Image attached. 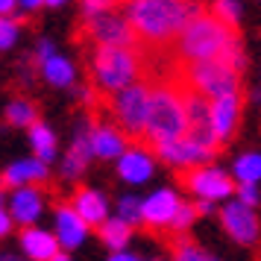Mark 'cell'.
I'll return each mask as SVG.
<instances>
[{
  "label": "cell",
  "mask_w": 261,
  "mask_h": 261,
  "mask_svg": "<svg viewBox=\"0 0 261 261\" xmlns=\"http://www.w3.org/2000/svg\"><path fill=\"white\" fill-rule=\"evenodd\" d=\"M88 229L91 226L73 212L71 202H62V205L53 208V235L59 241L62 252H73V249L83 247L85 238H88Z\"/></svg>",
  "instance_id": "7c38bea8"
},
{
  "label": "cell",
  "mask_w": 261,
  "mask_h": 261,
  "mask_svg": "<svg viewBox=\"0 0 261 261\" xmlns=\"http://www.w3.org/2000/svg\"><path fill=\"white\" fill-rule=\"evenodd\" d=\"M238 120H241V100H238V94L212 100V123H214V135H217L220 144H226L235 135Z\"/></svg>",
  "instance_id": "44dd1931"
},
{
  "label": "cell",
  "mask_w": 261,
  "mask_h": 261,
  "mask_svg": "<svg viewBox=\"0 0 261 261\" xmlns=\"http://www.w3.org/2000/svg\"><path fill=\"white\" fill-rule=\"evenodd\" d=\"M238 185H258L261 182V153H247L241 155L232 167Z\"/></svg>",
  "instance_id": "484cf974"
},
{
  "label": "cell",
  "mask_w": 261,
  "mask_h": 261,
  "mask_svg": "<svg viewBox=\"0 0 261 261\" xmlns=\"http://www.w3.org/2000/svg\"><path fill=\"white\" fill-rule=\"evenodd\" d=\"M15 9H18L15 0H0V18H15Z\"/></svg>",
  "instance_id": "8d00e7d4"
},
{
  "label": "cell",
  "mask_w": 261,
  "mask_h": 261,
  "mask_svg": "<svg viewBox=\"0 0 261 261\" xmlns=\"http://www.w3.org/2000/svg\"><path fill=\"white\" fill-rule=\"evenodd\" d=\"M3 118L9 126L15 129H30V126H36L38 123V109L33 100H27V97H12L6 109H3Z\"/></svg>",
  "instance_id": "cb8c5ba5"
},
{
  "label": "cell",
  "mask_w": 261,
  "mask_h": 261,
  "mask_svg": "<svg viewBox=\"0 0 261 261\" xmlns=\"http://www.w3.org/2000/svg\"><path fill=\"white\" fill-rule=\"evenodd\" d=\"M188 135V115H185V91L179 85H155L150 97V123L147 141L159 147L167 141H179Z\"/></svg>",
  "instance_id": "3957f363"
},
{
  "label": "cell",
  "mask_w": 261,
  "mask_h": 261,
  "mask_svg": "<svg viewBox=\"0 0 261 261\" xmlns=\"http://www.w3.org/2000/svg\"><path fill=\"white\" fill-rule=\"evenodd\" d=\"M41 6H44L41 0H21V3H18V9H24V12H36Z\"/></svg>",
  "instance_id": "74e56055"
},
{
  "label": "cell",
  "mask_w": 261,
  "mask_h": 261,
  "mask_svg": "<svg viewBox=\"0 0 261 261\" xmlns=\"http://www.w3.org/2000/svg\"><path fill=\"white\" fill-rule=\"evenodd\" d=\"M153 173H155V155L147 147H141V144L129 147L118 159V176L126 185H144V182L153 179Z\"/></svg>",
  "instance_id": "e0dca14e"
},
{
  "label": "cell",
  "mask_w": 261,
  "mask_h": 261,
  "mask_svg": "<svg viewBox=\"0 0 261 261\" xmlns=\"http://www.w3.org/2000/svg\"><path fill=\"white\" fill-rule=\"evenodd\" d=\"M118 220H123L126 226H141L144 223V200L141 197H132V194H126V197H120L118 200V214H115Z\"/></svg>",
  "instance_id": "4316f807"
},
{
  "label": "cell",
  "mask_w": 261,
  "mask_h": 261,
  "mask_svg": "<svg viewBox=\"0 0 261 261\" xmlns=\"http://www.w3.org/2000/svg\"><path fill=\"white\" fill-rule=\"evenodd\" d=\"M220 223H223V232L232 241H238V244H255L261 235V220L258 214H255V208H249V205H244V202H226L223 212H220Z\"/></svg>",
  "instance_id": "30bf717a"
},
{
  "label": "cell",
  "mask_w": 261,
  "mask_h": 261,
  "mask_svg": "<svg viewBox=\"0 0 261 261\" xmlns=\"http://www.w3.org/2000/svg\"><path fill=\"white\" fill-rule=\"evenodd\" d=\"M53 261H73V258H71V252H59Z\"/></svg>",
  "instance_id": "b9f144b4"
},
{
  "label": "cell",
  "mask_w": 261,
  "mask_h": 261,
  "mask_svg": "<svg viewBox=\"0 0 261 261\" xmlns=\"http://www.w3.org/2000/svg\"><path fill=\"white\" fill-rule=\"evenodd\" d=\"M27 135H30L33 155H36V159H41L44 165H50V162L59 155V138H56V132H53V126H50V123L38 120L36 126H30V129H27Z\"/></svg>",
  "instance_id": "603a6c76"
},
{
  "label": "cell",
  "mask_w": 261,
  "mask_h": 261,
  "mask_svg": "<svg viewBox=\"0 0 261 261\" xmlns=\"http://www.w3.org/2000/svg\"><path fill=\"white\" fill-rule=\"evenodd\" d=\"M44 6H50V9H62V6H65V3H62V0H47V3H44Z\"/></svg>",
  "instance_id": "60d3db41"
},
{
  "label": "cell",
  "mask_w": 261,
  "mask_h": 261,
  "mask_svg": "<svg viewBox=\"0 0 261 261\" xmlns=\"http://www.w3.org/2000/svg\"><path fill=\"white\" fill-rule=\"evenodd\" d=\"M182 200L176 197V191L170 188H159L150 197H144V226L150 229H170L176 220Z\"/></svg>",
  "instance_id": "5bb4252c"
},
{
  "label": "cell",
  "mask_w": 261,
  "mask_h": 261,
  "mask_svg": "<svg viewBox=\"0 0 261 261\" xmlns=\"http://www.w3.org/2000/svg\"><path fill=\"white\" fill-rule=\"evenodd\" d=\"M59 50H56V41L53 38H38L36 41V62L41 65V62H47V59H53Z\"/></svg>",
  "instance_id": "d6a6232c"
},
{
  "label": "cell",
  "mask_w": 261,
  "mask_h": 261,
  "mask_svg": "<svg viewBox=\"0 0 261 261\" xmlns=\"http://www.w3.org/2000/svg\"><path fill=\"white\" fill-rule=\"evenodd\" d=\"M235 44H238L235 30L220 24L212 12H200L185 27V33L179 36V56L185 59V65L220 62Z\"/></svg>",
  "instance_id": "7a4b0ae2"
},
{
  "label": "cell",
  "mask_w": 261,
  "mask_h": 261,
  "mask_svg": "<svg viewBox=\"0 0 261 261\" xmlns=\"http://www.w3.org/2000/svg\"><path fill=\"white\" fill-rule=\"evenodd\" d=\"M173 261H217L212 252H205L202 247H197L188 238L173 241Z\"/></svg>",
  "instance_id": "83f0119b"
},
{
  "label": "cell",
  "mask_w": 261,
  "mask_h": 261,
  "mask_svg": "<svg viewBox=\"0 0 261 261\" xmlns=\"http://www.w3.org/2000/svg\"><path fill=\"white\" fill-rule=\"evenodd\" d=\"M91 159H94V150H91V129L80 126L76 135H73V141H71V150L62 155V162H59L62 179H68V182H71V179H80Z\"/></svg>",
  "instance_id": "ac0fdd59"
},
{
  "label": "cell",
  "mask_w": 261,
  "mask_h": 261,
  "mask_svg": "<svg viewBox=\"0 0 261 261\" xmlns=\"http://www.w3.org/2000/svg\"><path fill=\"white\" fill-rule=\"evenodd\" d=\"M208 12H212L220 24L229 27V30H238V27H241V6L232 3V0H220V3H214Z\"/></svg>",
  "instance_id": "f1b7e54d"
},
{
  "label": "cell",
  "mask_w": 261,
  "mask_h": 261,
  "mask_svg": "<svg viewBox=\"0 0 261 261\" xmlns=\"http://www.w3.org/2000/svg\"><path fill=\"white\" fill-rule=\"evenodd\" d=\"M155 155L170 167H179V170H194V167H205V162H212L208 150H202L197 144H191L188 138H179V141H167L153 147Z\"/></svg>",
  "instance_id": "9a60e30c"
},
{
  "label": "cell",
  "mask_w": 261,
  "mask_h": 261,
  "mask_svg": "<svg viewBox=\"0 0 261 261\" xmlns=\"http://www.w3.org/2000/svg\"><path fill=\"white\" fill-rule=\"evenodd\" d=\"M238 202H244V205H249V208H255L258 205V185H238Z\"/></svg>",
  "instance_id": "836d02e7"
},
{
  "label": "cell",
  "mask_w": 261,
  "mask_h": 261,
  "mask_svg": "<svg viewBox=\"0 0 261 261\" xmlns=\"http://www.w3.org/2000/svg\"><path fill=\"white\" fill-rule=\"evenodd\" d=\"M91 150H94V159L118 162L120 155L129 150V144H126V135L118 126H112V123H94L91 126Z\"/></svg>",
  "instance_id": "d6986e66"
},
{
  "label": "cell",
  "mask_w": 261,
  "mask_h": 261,
  "mask_svg": "<svg viewBox=\"0 0 261 261\" xmlns=\"http://www.w3.org/2000/svg\"><path fill=\"white\" fill-rule=\"evenodd\" d=\"M50 179V165H44L36 155H27V159H15L12 165H6V170L0 173V185L9 191L18 188H30V185H38Z\"/></svg>",
  "instance_id": "4fadbf2b"
},
{
  "label": "cell",
  "mask_w": 261,
  "mask_h": 261,
  "mask_svg": "<svg viewBox=\"0 0 261 261\" xmlns=\"http://www.w3.org/2000/svg\"><path fill=\"white\" fill-rule=\"evenodd\" d=\"M194 217H197V205H191V202H182V208H179L176 220H173V232H185L191 223H194Z\"/></svg>",
  "instance_id": "4dcf8cb0"
},
{
  "label": "cell",
  "mask_w": 261,
  "mask_h": 261,
  "mask_svg": "<svg viewBox=\"0 0 261 261\" xmlns=\"http://www.w3.org/2000/svg\"><path fill=\"white\" fill-rule=\"evenodd\" d=\"M106 261H144V258L135 255V252H129V249H123V252H112Z\"/></svg>",
  "instance_id": "d590c367"
},
{
  "label": "cell",
  "mask_w": 261,
  "mask_h": 261,
  "mask_svg": "<svg viewBox=\"0 0 261 261\" xmlns=\"http://www.w3.org/2000/svg\"><path fill=\"white\" fill-rule=\"evenodd\" d=\"M6 205H9V214H12V223L21 226V229H30V226H38L41 214L47 208V200H44V191L38 185H30V188L9 191Z\"/></svg>",
  "instance_id": "8fae6325"
},
{
  "label": "cell",
  "mask_w": 261,
  "mask_h": 261,
  "mask_svg": "<svg viewBox=\"0 0 261 261\" xmlns=\"http://www.w3.org/2000/svg\"><path fill=\"white\" fill-rule=\"evenodd\" d=\"M185 91V115H188V138L191 144H197L208 153H217V135H214V123H212V100L197 94L182 85Z\"/></svg>",
  "instance_id": "ba28073f"
},
{
  "label": "cell",
  "mask_w": 261,
  "mask_h": 261,
  "mask_svg": "<svg viewBox=\"0 0 261 261\" xmlns=\"http://www.w3.org/2000/svg\"><path fill=\"white\" fill-rule=\"evenodd\" d=\"M85 33L94 38L97 47H135V41H138L126 12H118L115 6L100 12L97 18H88Z\"/></svg>",
  "instance_id": "52a82bcc"
},
{
  "label": "cell",
  "mask_w": 261,
  "mask_h": 261,
  "mask_svg": "<svg viewBox=\"0 0 261 261\" xmlns=\"http://www.w3.org/2000/svg\"><path fill=\"white\" fill-rule=\"evenodd\" d=\"M0 261H27L21 252H9V249H0Z\"/></svg>",
  "instance_id": "f35d334b"
},
{
  "label": "cell",
  "mask_w": 261,
  "mask_h": 261,
  "mask_svg": "<svg viewBox=\"0 0 261 261\" xmlns=\"http://www.w3.org/2000/svg\"><path fill=\"white\" fill-rule=\"evenodd\" d=\"M200 12V6L182 3V0H135L126 6V18L135 36L150 44H167L173 38L179 41L185 27Z\"/></svg>",
  "instance_id": "6da1fadb"
},
{
  "label": "cell",
  "mask_w": 261,
  "mask_h": 261,
  "mask_svg": "<svg viewBox=\"0 0 261 261\" xmlns=\"http://www.w3.org/2000/svg\"><path fill=\"white\" fill-rule=\"evenodd\" d=\"M21 38V21L18 18H0V53L12 50Z\"/></svg>",
  "instance_id": "f546056e"
},
{
  "label": "cell",
  "mask_w": 261,
  "mask_h": 261,
  "mask_svg": "<svg viewBox=\"0 0 261 261\" xmlns=\"http://www.w3.org/2000/svg\"><path fill=\"white\" fill-rule=\"evenodd\" d=\"M91 73H94L97 88L115 97L118 91L138 83L141 56L132 47H97L91 59Z\"/></svg>",
  "instance_id": "277c9868"
},
{
  "label": "cell",
  "mask_w": 261,
  "mask_h": 261,
  "mask_svg": "<svg viewBox=\"0 0 261 261\" xmlns=\"http://www.w3.org/2000/svg\"><path fill=\"white\" fill-rule=\"evenodd\" d=\"M97 235H100V241H103L112 252H123L126 244H129V238H132V226H126L123 220H118V217H109L106 223L97 229Z\"/></svg>",
  "instance_id": "d4e9b609"
},
{
  "label": "cell",
  "mask_w": 261,
  "mask_h": 261,
  "mask_svg": "<svg viewBox=\"0 0 261 261\" xmlns=\"http://www.w3.org/2000/svg\"><path fill=\"white\" fill-rule=\"evenodd\" d=\"M182 185H185L194 197H200L202 202L226 200V197H232V194L238 191L229 173L217 170V167H208V165L185 170V173H182Z\"/></svg>",
  "instance_id": "9c48e42d"
},
{
  "label": "cell",
  "mask_w": 261,
  "mask_h": 261,
  "mask_svg": "<svg viewBox=\"0 0 261 261\" xmlns=\"http://www.w3.org/2000/svg\"><path fill=\"white\" fill-rule=\"evenodd\" d=\"M182 85L197 91V94L208 97V100H220V97H235L241 88L238 71H232L226 62H200V65H185L182 68Z\"/></svg>",
  "instance_id": "5b68a950"
},
{
  "label": "cell",
  "mask_w": 261,
  "mask_h": 261,
  "mask_svg": "<svg viewBox=\"0 0 261 261\" xmlns=\"http://www.w3.org/2000/svg\"><path fill=\"white\" fill-rule=\"evenodd\" d=\"M18 247H21V255H24L27 261H53L62 252L59 241L53 235V229H44V226L21 229Z\"/></svg>",
  "instance_id": "2e32d148"
},
{
  "label": "cell",
  "mask_w": 261,
  "mask_h": 261,
  "mask_svg": "<svg viewBox=\"0 0 261 261\" xmlns=\"http://www.w3.org/2000/svg\"><path fill=\"white\" fill-rule=\"evenodd\" d=\"M12 229L15 223H12V214H9V205H6V194L0 191V241L12 235Z\"/></svg>",
  "instance_id": "1f68e13d"
},
{
  "label": "cell",
  "mask_w": 261,
  "mask_h": 261,
  "mask_svg": "<svg viewBox=\"0 0 261 261\" xmlns=\"http://www.w3.org/2000/svg\"><path fill=\"white\" fill-rule=\"evenodd\" d=\"M71 205L88 226L100 229L109 220V200L106 194L97 188H76V194L71 197Z\"/></svg>",
  "instance_id": "ffe728a7"
},
{
  "label": "cell",
  "mask_w": 261,
  "mask_h": 261,
  "mask_svg": "<svg viewBox=\"0 0 261 261\" xmlns=\"http://www.w3.org/2000/svg\"><path fill=\"white\" fill-rule=\"evenodd\" d=\"M38 73L53 88H73V83H76V65L68 56H62V53H56L47 62H41L38 65Z\"/></svg>",
  "instance_id": "7402d4cb"
},
{
  "label": "cell",
  "mask_w": 261,
  "mask_h": 261,
  "mask_svg": "<svg viewBox=\"0 0 261 261\" xmlns=\"http://www.w3.org/2000/svg\"><path fill=\"white\" fill-rule=\"evenodd\" d=\"M106 9H112V3H103V0H88V3H83V21L97 18L100 12H106Z\"/></svg>",
  "instance_id": "e575fe53"
},
{
  "label": "cell",
  "mask_w": 261,
  "mask_h": 261,
  "mask_svg": "<svg viewBox=\"0 0 261 261\" xmlns=\"http://www.w3.org/2000/svg\"><path fill=\"white\" fill-rule=\"evenodd\" d=\"M214 208V202H197V212H202V214H208Z\"/></svg>",
  "instance_id": "ab89813d"
},
{
  "label": "cell",
  "mask_w": 261,
  "mask_h": 261,
  "mask_svg": "<svg viewBox=\"0 0 261 261\" xmlns=\"http://www.w3.org/2000/svg\"><path fill=\"white\" fill-rule=\"evenodd\" d=\"M150 97L153 88L144 83H135L112 97V115L118 120V129L132 138H147V123H150Z\"/></svg>",
  "instance_id": "8992f818"
}]
</instances>
